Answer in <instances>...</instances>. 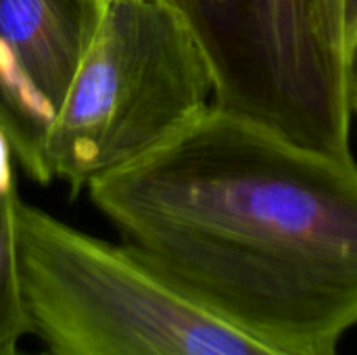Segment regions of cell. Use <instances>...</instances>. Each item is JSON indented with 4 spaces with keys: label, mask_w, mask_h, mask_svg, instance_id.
<instances>
[{
    "label": "cell",
    "mask_w": 357,
    "mask_h": 355,
    "mask_svg": "<svg viewBox=\"0 0 357 355\" xmlns=\"http://www.w3.org/2000/svg\"><path fill=\"white\" fill-rule=\"evenodd\" d=\"M172 2L211 63L215 107L354 157V56L341 0Z\"/></svg>",
    "instance_id": "obj_4"
},
{
    "label": "cell",
    "mask_w": 357,
    "mask_h": 355,
    "mask_svg": "<svg viewBox=\"0 0 357 355\" xmlns=\"http://www.w3.org/2000/svg\"><path fill=\"white\" fill-rule=\"evenodd\" d=\"M121 243L291 349L337 355L357 326V161L211 105L88 186Z\"/></svg>",
    "instance_id": "obj_1"
},
{
    "label": "cell",
    "mask_w": 357,
    "mask_h": 355,
    "mask_svg": "<svg viewBox=\"0 0 357 355\" xmlns=\"http://www.w3.org/2000/svg\"><path fill=\"white\" fill-rule=\"evenodd\" d=\"M354 113H357V48L354 54Z\"/></svg>",
    "instance_id": "obj_8"
},
{
    "label": "cell",
    "mask_w": 357,
    "mask_h": 355,
    "mask_svg": "<svg viewBox=\"0 0 357 355\" xmlns=\"http://www.w3.org/2000/svg\"><path fill=\"white\" fill-rule=\"evenodd\" d=\"M213 94L211 63L172 0H105L31 178L88 188L176 138Z\"/></svg>",
    "instance_id": "obj_3"
},
{
    "label": "cell",
    "mask_w": 357,
    "mask_h": 355,
    "mask_svg": "<svg viewBox=\"0 0 357 355\" xmlns=\"http://www.w3.org/2000/svg\"><path fill=\"white\" fill-rule=\"evenodd\" d=\"M343 8V33L349 54L354 56L357 48V0H341Z\"/></svg>",
    "instance_id": "obj_7"
},
{
    "label": "cell",
    "mask_w": 357,
    "mask_h": 355,
    "mask_svg": "<svg viewBox=\"0 0 357 355\" xmlns=\"http://www.w3.org/2000/svg\"><path fill=\"white\" fill-rule=\"evenodd\" d=\"M10 355H23V354H19V349H17V352H15V354H10Z\"/></svg>",
    "instance_id": "obj_9"
},
{
    "label": "cell",
    "mask_w": 357,
    "mask_h": 355,
    "mask_svg": "<svg viewBox=\"0 0 357 355\" xmlns=\"http://www.w3.org/2000/svg\"><path fill=\"white\" fill-rule=\"evenodd\" d=\"M10 151V142L0 130V355L15 354L19 341L33 335V320L19 262V197L13 178Z\"/></svg>",
    "instance_id": "obj_6"
},
{
    "label": "cell",
    "mask_w": 357,
    "mask_h": 355,
    "mask_svg": "<svg viewBox=\"0 0 357 355\" xmlns=\"http://www.w3.org/2000/svg\"><path fill=\"white\" fill-rule=\"evenodd\" d=\"M105 0H0V130L33 176Z\"/></svg>",
    "instance_id": "obj_5"
},
{
    "label": "cell",
    "mask_w": 357,
    "mask_h": 355,
    "mask_svg": "<svg viewBox=\"0 0 357 355\" xmlns=\"http://www.w3.org/2000/svg\"><path fill=\"white\" fill-rule=\"evenodd\" d=\"M17 243L33 335L48 355H322L253 333L128 245L21 199Z\"/></svg>",
    "instance_id": "obj_2"
}]
</instances>
